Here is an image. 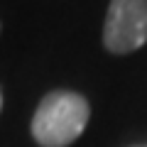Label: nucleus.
I'll use <instances>...</instances> for the list:
<instances>
[{
  "mask_svg": "<svg viewBox=\"0 0 147 147\" xmlns=\"http://www.w3.org/2000/svg\"><path fill=\"white\" fill-rule=\"evenodd\" d=\"M88 118L91 105L84 96L59 88L39 100L30 130L39 147H69L86 130Z\"/></svg>",
  "mask_w": 147,
  "mask_h": 147,
  "instance_id": "obj_1",
  "label": "nucleus"
},
{
  "mask_svg": "<svg viewBox=\"0 0 147 147\" xmlns=\"http://www.w3.org/2000/svg\"><path fill=\"white\" fill-rule=\"evenodd\" d=\"M147 42V0H110L103 44L113 54H130Z\"/></svg>",
  "mask_w": 147,
  "mask_h": 147,
  "instance_id": "obj_2",
  "label": "nucleus"
},
{
  "mask_svg": "<svg viewBox=\"0 0 147 147\" xmlns=\"http://www.w3.org/2000/svg\"><path fill=\"white\" fill-rule=\"evenodd\" d=\"M0 110H3V93H0Z\"/></svg>",
  "mask_w": 147,
  "mask_h": 147,
  "instance_id": "obj_3",
  "label": "nucleus"
},
{
  "mask_svg": "<svg viewBox=\"0 0 147 147\" xmlns=\"http://www.w3.org/2000/svg\"><path fill=\"white\" fill-rule=\"evenodd\" d=\"M132 147H147V145H132Z\"/></svg>",
  "mask_w": 147,
  "mask_h": 147,
  "instance_id": "obj_4",
  "label": "nucleus"
}]
</instances>
